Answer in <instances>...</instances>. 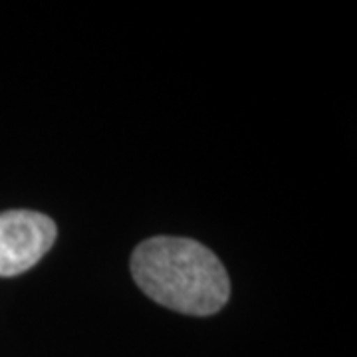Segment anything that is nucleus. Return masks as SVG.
Returning <instances> with one entry per match:
<instances>
[{
	"label": "nucleus",
	"instance_id": "nucleus-2",
	"mask_svg": "<svg viewBox=\"0 0 357 357\" xmlns=\"http://www.w3.org/2000/svg\"><path fill=\"white\" fill-rule=\"evenodd\" d=\"M54 220L34 211L0 213V278H13L36 266L56 243Z\"/></svg>",
	"mask_w": 357,
	"mask_h": 357
},
{
	"label": "nucleus",
	"instance_id": "nucleus-1",
	"mask_svg": "<svg viewBox=\"0 0 357 357\" xmlns=\"http://www.w3.org/2000/svg\"><path fill=\"white\" fill-rule=\"evenodd\" d=\"M131 274L157 304L189 316H211L229 302V274L218 256L197 241L155 236L131 255Z\"/></svg>",
	"mask_w": 357,
	"mask_h": 357
}]
</instances>
